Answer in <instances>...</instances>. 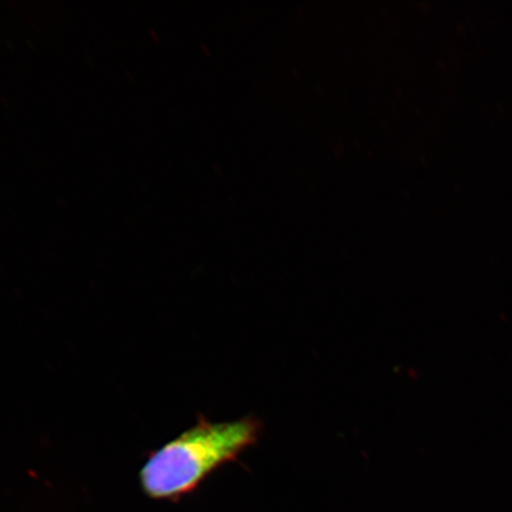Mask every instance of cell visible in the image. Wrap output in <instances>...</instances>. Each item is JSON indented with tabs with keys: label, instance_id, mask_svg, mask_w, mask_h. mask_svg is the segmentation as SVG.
<instances>
[{
	"label": "cell",
	"instance_id": "cell-1",
	"mask_svg": "<svg viewBox=\"0 0 512 512\" xmlns=\"http://www.w3.org/2000/svg\"><path fill=\"white\" fill-rule=\"evenodd\" d=\"M258 420L197 424L153 452L140 470L144 494L157 501H176L194 491L210 473L233 462L258 440Z\"/></svg>",
	"mask_w": 512,
	"mask_h": 512
}]
</instances>
